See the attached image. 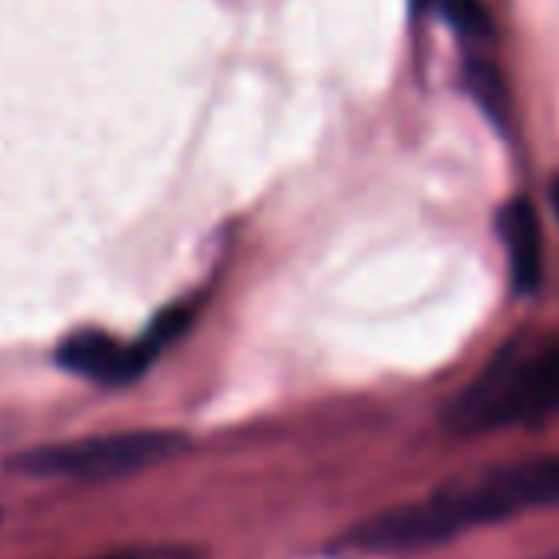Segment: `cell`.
<instances>
[{"mask_svg": "<svg viewBox=\"0 0 559 559\" xmlns=\"http://www.w3.org/2000/svg\"><path fill=\"white\" fill-rule=\"evenodd\" d=\"M559 415V336L526 333L507 340L497 356L451 399L444 425L454 435H487L516 425H543Z\"/></svg>", "mask_w": 559, "mask_h": 559, "instance_id": "obj_1", "label": "cell"}, {"mask_svg": "<svg viewBox=\"0 0 559 559\" xmlns=\"http://www.w3.org/2000/svg\"><path fill=\"white\" fill-rule=\"evenodd\" d=\"M556 503H559V454L507 461V464H490L480 471L457 474L444 480L428 500H421V510L438 543H448L451 536L471 526L497 523Z\"/></svg>", "mask_w": 559, "mask_h": 559, "instance_id": "obj_2", "label": "cell"}, {"mask_svg": "<svg viewBox=\"0 0 559 559\" xmlns=\"http://www.w3.org/2000/svg\"><path fill=\"white\" fill-rule=\"evenodd\" d=\"M188 451V438L178 431H112L57 444H40L11 461L27 477L60 480H116L152 471Z\"/></svg>", "mask_w": 559, "mask_h": 559, "instance_id": "obj_3", "label": "cell"}, {"mask_svg": "<svg viewBox=\"0 0 559 559\" xmlns=\"http://www.w3.org/2000/svg\"><path fill=\"white\" fill-rule=\"evenodd\" d=\"M155 356L139 343H122L103 330H80L63 340L60 346V366L73 376L103 382V385H122L139 379Z\"/></svg>", "mask_w": 559, "mask_h": 559, "instance_id": "obj_4", "label": "cell"}, {"mask_svg": "<svg viewBox=\"0 0 559 559\" xmlns=\"http://www.w3.org/2000/svg\"><path fill=\"white\" fill-rule=\"evenodd\" d=\"M497 234L507 253V273L513 297L536 294L543 280V230L536 207L526 198H513L497 214Z\"/></svg>", "mask_w": 559, "mask_h": 559, "instance_id": "obj_5", "label": "cell"}, {"mask_svg": "<svg viewBox=\"0 0 559 559\" xmlns=\"http://www.w3.org/2000/svg\"><path fill=\"white\" fill-rule=\"evenodd\" d=\"M464 90L474 99V106L484 112V119L497 129L507 132L513 122V99H510V86L500 73L497 63L484 60V57H471L464 63Z\"/></svg>", "mask_w": 559, "mask_h": 559, "instance_id": "obj_6", "label": "cell"}, {"mask_svg": "<svg viewBox=\"0 0 559 559\" xmlns=\"http://www.w3.org/2000/svg\"><path fill=\"white\" fill-rule=\"evenodd\" d=\"M421 4L435 11L464 40H487L493 34V21L484 0H421Z\"/></svg>", "mask_w": 559, "mask_h": 559, "instance_id": "obj_7", "label": "cell"}, {"mask_svg": "<svg viewBox=\"0 0 559 559\" xmlns=\"http://www.w3.org/2000/svg\"><path fill=\"white\" fill-rule=\"evenodd\" d=\"M103 559H201L194 549L188 546H139V549H122Z\"/></svg>", "mask_w": 559, "mask_h": 559, "instance_id": "obj_8", "label": "cell"}, {"mask_svg": "<svg viewBox=\"0 0 559 559\" xmlns=\"http://www.w3.org/2000/svg\"><path fill=\"white\" fill-rule=\"evenodd\" d=\"M549 559H559V552H552V556H549Z\"/></svg>", "mask_w": 559, "mask_h": 559, "instance_id": "obj_9", "label": "cell"}]
</instances>
